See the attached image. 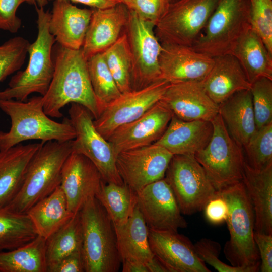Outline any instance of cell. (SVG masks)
<instances>
[{"mask_svg":"<svg viewBox=\"0 0 272 272\" xmlns=\"http://www.w3.org/2000/svg\"><path fill=\"white\" fill-rule=\"evenodd\" d=\"M53 51L54 72L49 88L43 96V109L49 117L60 118L61 110L69 103L87 109L94 119L101 110L93 92L81 48L72 49L57 44Z\"/></svg>","mask_w":272,"mask_h":272,"instance_id":"obj_1","label":"cell"},{"mask_svg":"<svg viewBox=\"0 0 272 272\" xmlns=\"http://www.w3.org/2000/svg\"><path fill=\"white\" fill-rule=\"evenodd\" d=\"M0 109L9 116L11 123L8 132L0 131V150L28 140L65 142L76 137L69 119L58 122L45 113L42 96H33L24 101L0 99Z\"/></svg>","mask_w":272,"mask_h":272,"instance_id":"obj_2","label":"cell"},{"mask_svg":"<svg viewBox=\"0 0 272 272\" xmlns=\"http://www.w3.org/2000/svg\"><path fill=\"white\" fill-rule=\"evenodd\" d=\"M35 8L38 33L36 40L29 46L28 65L24 70L18 71L12 77L8 87L0 90V99L24 101L34 93L43 96L52 79L53 49L56 41L49 29L51 13L44 7L35 6Z\"/></svg>","mask_w":272,"mask_h":272,"instance_id":"obj_3","label":"cell"},{"mask_svg":"<svg viewBox=\"0 0 272 272\" xmlns=\"http://www.w3.org/2000/svg\"><path fill=\"white\" fill-rule=\"evenodd\" d=\"M71 153V140L43 142L29 162L18 192L4 207L26 213L50 194L60 185L62 167Z\"/></svg>","mask_w":272,"mask_h":272,"instance_id":"obj_4","label":"cell"},{"mask_svg":"<svg viewBox=\"0 0 272 272\" xmlns=\"http://www.w3.org/2000/svg\"><path fill=\"white\" fill-rule=\"evenodd\" d=\"M218 193L228 207L226 222L230 239L224 248L226 259L232 266L259 271L260 259L254 239V213L242 181L226 186Z\"/></svg>","mask_w":272,"mask_h":272,"instance_id":"obj_5","label":"cell"},{"mask_svg":"<svg viewBox=\"0 0 272 272\" xmlns=\"http://www.w3.org/2000/svg\"><path fill=\"white\" fill-rule=\"evenodd\" d=\"M86 272H117L121 265L113 222L95 197L80 211Z\"/></svg>","mask_w":272,"mask_h":272,"instance_id":"obj_6","label":"cell"},{"mask_svg":"<svg viewBox=\"0 0 272 272\" xmlns=\"http://www.w3.org/2000/svg\"><path fill=\"white\" fill-rule=\"evenodd\" d=\"M250 27L249 0H220L192 47L213 58L231 54Z\"/></svg>","mask_w":272,"mask_h":272,"instance_id":"obj_7","label":"cell"},{"mask_svg":"<svg viewBox=\"0 0 272 272\" xmlns=\"http://www.w3.org/2000/svg\"><path fill=\"white\" fill-rule=\"evenodd\" d=\"M212 123L209 142L194 156L218 191L242 180L245 159L243 148L230 135L219 114Z\"/></svg>","mask_w":272,"mask_h":272,"instance_id":"obj_8","label":"cell"},{"mask_svg":"<svg viewBox=\"0 0 272 272\" xmlns=\"http://www.w3.org/2000/svg\"><path fill=\"white\" fill-rule=\"evenodd\" d=\"M164 178L184 215L203 210L217 194L218 190L194 155H173Z\"/></svg>","mask_w":272,"mask_h":272,"instance_id":"obj_9","label":"cell"},{"mask_svg":"<svg viewBox=\"0 0 272 272\" xmlns=\"http://www.w3.org/2000/svg\"><path fill=\"white\" fill-rule=\"evenodd\" d=\"M220 0H177L155 26L161 44L192 47L205 27Z\"/></svg>","mask_w":272,"mask_h":272,"instance_id":"obj_10","label":"cell"},{"mask_svg":"<svg viewBox=\"0 0 272 272\" xmlns=\"http://www.w3.org/2000/svg\"><path fill=\"white\" fill-rule=\"evenodd\" d=\"M69 120L76 132L75 139L71 140L72 152L88 158L105 182L123 184L113 148L95 128L94 119L90 112L83 106L73 103L69 109Z\"/></svg>","mask_w":272,"mask_h":272,"instance_id":"obj_11","label":"cell"},{"mask_svg":"<svg viewBox=\"0 0 272 272\" xmlns=\"http://www.w3.org/2000/svg\"><path fill=\"white\" fill-rule=\"evenodd\" d=\"M155 26L129 10L125 32L132 63L131 90L141 89L160 80L159 57L162 45L156 36Z\"/></svg>","mask_w":272,"mask_h":272,"instance_id":"obj_12","label":"cell"},{"mask_svg":"<svg viewBox=\"0 0 272 272\" xmlns=\"http://www.w3.org/2000/svg\"><path fill=\"white\" fill-rule=\"evenodd\" d=\"M169 84L160 80L141 89L121 93L94 119L95 128L107 140L116 128L139 118L159 101Z\"/></svg>","mask_w":272,"mask_h":272,"instance_id":"obj_13","label":"cell"},{"mask_svg":"<svg viewBox=\"0 0 272 272\" xmlns=\"http://www.w3.org/2000/svg\"><path fill=\"white\" fill-rule=\"evenodd\" d=\"M173 156L165 148L153 143L119 153L116 164L124 183L137 193L165 177Z\"/></svg>","mask_w":272,"mask_h":272,"instance_id":"obj_14","label":"cell"},{"mask_svg":"<svg viewBox=\"0 0 272 272\" xmlns=\"http://www.w3.org/2000/svg\"><path fill=\"white\" fill-rule=\"evenodd\" d=\"M137 195V205L149 228L178 232L187 226L165 178L147 185Z\"/></svg>","mask_w":272,"mask_h":272,"instance_id":"obj_15","label":"cell"},{"mask_svg":"<svg viewBox=\"0 0 272 272\" xmlns=\"http://www.w3.org/2000/svg\"><path fill=\"white\" fill-rule=\"evenodd\" d=\"M172 116L159 101L139 118L116 128L107 140L116 156L121 152L150 145L162 135Z\"/></svg>","mask_w":272,"mask_h":272,"instance_id":"obj_16","label":"cell"},{"mask_svg":"<svg viewBox=\"0 0 272 272\" xmlns=\"http://www.w3.org/2000/svg\"><path fill=\"white\" fill-rule=\"evenodd\" d=\"M103 181L88 158L72 152L64 163L60 185L69 212L73 214L79 212L89 199L95 197Z\"/></svg>","mask_w":272,"mask_h":272,"instance_id":"obj_17","label":"cell"},{"mask_svg":"<svg viewBox=\"0 0 272 272\" xmlns=\"http://www.w3.org/2000/svg\"><path fill=\"white\" fill-rule=\"evenodd\" d=\"M149 242L154 255L168 272H210L191 241L178 232L149 228Z\"/></svg>","mask_w":272,"mask_h":272,"instance_id":"obj_18","label":"cell"},{"mask_svg":"<svg viewBox=\"0 0 272 272\" xmlns=\"http://www.w3.org/2000/svg\"><path fill=\"white\" fill-rule=\"evenodd\" d=\"M160 101L185 121L212 122L219 114V105L208 95L202 81L170 83Z\"/></svg>","mask_w":272,"mask_h":272,"instance_id":"obj_19","label":"cell"},{"mask_svg":"<svg viewBox=\"0 0 272 272\" xmlns=\"http://www.w3.org/2000/svg\"><path fill=\"white\" fill-rule=\"evenodd\" d=\"M161 45L160 80L170 83L202 81L213 65L214 58L195 50L192 47L171 43Z\"/></svg>","mask_w":272,"mask_h":272,"instance_id":"obj_20","label":"cell"},{"mask_svg":"<svg viewBox=\"0 0 272 272\" xmlns=\"http://www.w3.org/2000/svg\"><path fill=\"white\" fill-rule=\"evenodd\" d=\"M129 9L123 3L104 9H93L81 50L87 60L104 52L125 31Z\"/></svg>","mask_w":272,"mask_h":272,"instance_id":"obj_21","label":"cell"},{"mask_svg":"<svg viewBox=\"0 0 272 272\" xmlns=\"http://www.w3.org/2000/svg\"><path fill=\"white\" fill-rule=\"evenodd\" d=\"M93 11V8H80L68 1L54 0L49 29L57 43L69 49H81Z\"/></svg>","mask_w":272,"mask_h":272,"instance_id":"obj_22","label":"cell"},{"mask_svg":"<svg viewBox=\"0 0 272 272\" xmlns=\"http://www.w3.org/2000/svg\"><path fill=\"white\" fill-rule=\"evenodd\" d=\"M213 131L212 122L185 121L173 115L162 135L154 144L173 155H194L209 142Z\"/></svg>","mask_w":272,"mask_h":272,"instance_id":"obj_23","label":"cell"},{"mask_svg":"<svg viewBox=\"0 0 272 272\" xmlns=\"http://www.w3.org/2000/svg\"><path fill=\"white\" fill-rule=\"evenodd\" d=\"M202 83L208 95L218 105L238 92L250 90L251 85L232 54L214 57L213 65Z\"/></svg>","mask_w":272,"mask_h":272,"instance_id":"obj_24","label":"cell"},{"mask_svg":"<svg viewBox=\"0 0 272 272\" xmlns=\"http://www.w3.org/2000/svg\"><path fill=\"white\" fill-rule=\"evenodd\" d=\"M242 181L253 206L254 231L272 234V165L256 170L245 160Z\"/></svg>","mask_w":272,"mask_h":272,"instance_id":"obj_25","label":"cell"},{"mask_svg":"<svg viewBox=\"0 0 272 272\" xmlns=\"http://www.w3.org/2000/svg\"><path fill=\"white\" fill-rule=\"evenodd\" d=\"M43 142L0 150V207L7 205L19 190L28 164Z\"/></svg>","mask_w":272,"mask_h":272,"instance_id":"obj_26","label":"cell"},{"mask_svg":"<svg viewBox=\"0 0 272 272\" xmlns=\"http://www.w3.org/2000/svg\"><path fill=\"white\" fill-rule=\"evenodd\" d=\"M219 114L232 138L244 148L256 130L250 90L238 92L219 105Z\"/></svg>","mask_w":272,"mask_h":272,"instance_id":"obj_27","label":"cell"},{"mask_svg":"<svg viewBox=\"0 0 272 272\" xmlns=\"http://www.w3.org/2000/svg\"><path fill=\"white\" fill-rule=\"evenodd\" d=\"M114 227L121 262L134 260L146 263L153 258L149 242V227L137 205L125 224Z\"/></svg>","mask_w":272,"mask_h":272,"instance_id":"obj_28","label":"cell"},{"mask_svg":"<svg viewBox=\"0 0 272 272\" xmlns=\"http://www.w3.org/2000/svg\"><path fill=\"white\" fill-rule=\"evenodd\" d=\"M231 54L239 62L251 84L261 78L272 80V54L251 27L241 38Z\"/></svg>","mask_w":272,"mask_h":272,"instance_id":"obj_29","label":"cell"},{"mask_svg":"<svg viewBox=\"0 0 272 272\" xmlns=\"http://www.w3.org/2000/svg\"><path fill=\"white\" fill-rule=\"evenodd\" d=\"M26 213L38 235L45 239L66 223L74 215L68 210L66 200L60 185L48 196L31 207Z\"/></svg>","mask_w":272,"mask_h":272,"instance_id":"obj_30","label":"cell"},{"mask_svg":"<svg viewBox=\"0 0 272 272\" xmlns=\"http://www.w3.org/2000/svg\"><path fill=\"white\" fill-rule=\"evenodd\" d=\"M0 272H47L46 239L38 235L24 245L1 251Z\"/></svg>","mask_w":272,"mask_h":272,"instance_id":"obj_31","label":"cell"},{"mask_svg":"<svg viewBox=\"0 0 272 272\" xmlns=\"http://www.w3.org/2000/svg\"><path fill=\"white\" fill-rule=\"evenodd\" d=\"M95 197L103 207L113 224H125L137 205V193L125 183L103 181Z\"/></svg>","mask_w":272,"mask_h":272,"instance_id":"obj_32","label":"cell"},{"mask_svg":"<svg viewBox=\"0 0 272 272\" xmlns=\"http://www.w3.org/2000/svg\"><path fill=\"white\" fill-rule=\"evenodd\" d=\"M38 236L26 213L0 207V252L25 245Z\"/></svg>","mask_w":272,"mask_h":272,"instance_id":"obj_33","label":"cell"},{"mask_svg":"<svg viewBox=\"0 0 272 272\" xmlns=\"http://www.w3.org/2000/svg\"><path fill=\"white\" fill-rule=\"evenodd\" d=\"M82 227L79 211L46 239L47 268L62 258L82 250Z\"/></svg>","mask_w":272,"mask_h":272,"instance_id":"obj_34","label":"cell"},{"mask_svg":"<svg viewBox=\"0 0 272 272\" xmlns=\"http://www.w3.org/2000/svg\"><path fill=\"white\" fill-rule=\"evenodd\" d=\"M87 63L92 89L102 112L107 105L118 97L121 93L102 52L89 58Z\"/></svg>","mask_w":272,"mask_h":272,"instance_id":"obj_35","label":"cell"},{"mask_svg":"<svg viewBox=\"0 0 272 272\" xmlns=\"http://www.w3.org/2000/svg\"><path fill=\"white\" fill-rule=\"evenodd\" d=\"M102 53L121 93L132 90L131 76L132 63L125 31L114 44Z\"/></svg>","mask_w":272,"mask_h":272,"instance_id":"obj_36","label":"cell"},{"mask_svg":"<svg viewBox=\"0 0 272 272\" xmlns=\"http://www.w3.org/2000/svg\"><path fill=\"white\" fill-rule=\"evenodd\" d=\"M243 149L252 168L262 170L272 165V123L256 129Z\"/></svg>","mask_w":272,"mask_h":272,"instance_id":"obj_37","label":"cell"},{"mask_svg":"<svg viewBox=\"0 0 272 272\" xmlns=\"http://www.w3.org/2000/svg\"><path fill=\"white\" fill-rule=\"evenodd\" d=\"M256 129L272 123V80L261 78L251 85Z\"/></svg>","mask_w":272,"mask_h":272,"instance_id":"obj_38","label":"cell"},{"mask_svg":"<svg viewBox=\"0 0 272 272\" xmlns=\"http://www.w3.org/2000/svg\"><path fill=\"white\" fill-rule=\"evenodd\" d=\"M30 44L26 39L17 36L0 45V82L20 69L28 54Z\"/></svg>","mask_w":272,"mask_h":272,"instance_id":"obj_39","label":"cell"},{"mask_svg":"<svg viewBox=\"0 0 272 272\" xmlns=\"http://www.w3.org/2000/svg\"><path fill=\"white\" fill-rule=\"evenodd\" d=\"M251 28L272 54V0H249Z\"/></svg>","mask_w":272,"mask_h":272,"instance_id":"obj_40","label":"cell"},{"mask_svg":"<svg viewBox=\"0 0 272 272\" xmlns=\"http://www.w3.org/2000/svg\"><path fill=\"white\" fill-rule=\"evenodd\" d=\"M195 250L198 257L219 272H256L251 268L229 265L219 259L221 250L220 244L208 238H201L194 244Z\"/></svg>","mask_w":272,"mask_h":272,"instance_id":"obj_41","label":"cell"},{"mask_svg":"<svg viewBox=\"0 0 272 272\" xmlns=\"http://www.w3.org/2000/svg\"><path fill=\"white\" fill-rule=\"evenodd\" d=\"M169 5V0H133L131 10L155 26L166 13Z\"/></svg>","mask_w":272,"mask_h":272,"instance_id":"obj_42","label":"cell"},{"mask_svg":"<svg viewBox=\"0 0 272 272\" xmlns=\"http://www.w3.org/2000/svg\"><path fill=\"white\" fill-rule=\"evenodd\" d=\"M27 0H0V29L16 33L21 26V20L16 15L17 9Z\"/></svg>","mask_w":272,"mask_h":272,"instance_id":"obj_43","label":"cell"},{"mask_svg":"<svg viewBox=\"0 0 272 272\" xmlns=\"http://www.w3.org/2000/svg\"><path fill=\"white\" fill-rule=\"evenodd\" d=\"M254 239L258 249L261 272L272 271V234H266L254 231Z\"/></svg>","mask_w":272,"mask_h":272,"instance_id":"obj_44","label":"cell"},{"mask_svg":"<svg viewBox=\"0 0 272 272\" xmlns=\"http://www.w3.org/2000/svg\"><path fill=\"white\" fill-rule=\"evenodd\" d=\"M203 209L207 220L213 224H221L227 219L228 205L218 192L217 195L207 203Z\"/></svg>","mask_w":272,"mask_h":272,"instance_id":"obj_45","label":"cell"},{"mask_svg":"<svg viewBox=\"0 0 272 272\" xmlns=\"http://www.w3.org/2000/svg\"><path fill=\"white\" fill-rule=\"evenodd\" d=\"M85 262L82 250L75 252L47 268V272H84Z\"/></svg>","mask_w":272,"mask_h":272,"instance_id":"obj_46","label":"cell"},{"mask_svg":"<svg viewBox=\"0 0 272 272\" xmlns=\"http://www.w3.org/2000/svg\"><path fill=\"white\" fill-rule=\"evenodd\" d=\"M49 0H48V1ZM70 2L81 3L93 9H104L122 3L120 0H66Z\"/></svg>","mask_w":272,"mask_h":272,"instance_id":"obj_47","label":"cell"},{"mask_svg":"<svg viewBox=\"0 0 272 272\" xmlns=\"http://www.w3.org/2000/svg\"><path fill=\"white\" fill-rule=\"evenodd\" d=\"M123 272H149L146 263L134 260H125L121 262Z\"/></svg>","mask_w":272,"mask_h":272,"instance_id":"obj_48","label":"cell"},{"mask_svg":"<svg viewBox=\"0 0 272 272\" xmlns=\"http://www.w3.org/2000/svg\"><path fill=\"white\" fill-rule=\"evenodd\" d=\"M146 264L149 272H168L165 266L155 255Z\"/></svg>","mask_w":272,"mask_h":272,"instance_id":"obj_49","label":"cell"},{"mask_svg":"<svg viewBox=\"0 0 272 272\" xmlns=\"http://www.w3.org/2000/svg\"><path fill=\"white\" fill-rule=\"evenodd\" d=\"M26 3L39 7H44L47 4L48 0H27Z\"/></svg>","mask_w":272,"mask_h":272,"instance_id":"obj_50","label":"cell"},{"mask_svg":"<svg viewBox=\"0 0 272 272\" xmlns=\"http://www.w3.org/2000/svg\"><path fill=\"white\" fill-rule=\"evenodd\" d=\"M122 3L125 4L129 10H131L133 7V0H120Z\"/></svg>","mask_w":272,"mask_h":272,"instance_id":"obj_51","label":"cell"},{"mask_svg":"<svg viewBox=\"0 0 272 272\" xmlns=\"http://www.w3.org/2000/svg\"><path fill=\"white\" fill-rule=\"evenodd\" d=\"M176 1H177V0H169L170 3H173V2H174Z\"/></svg>","mask_w":272,"mask_h":272,"instance_id":"obj_52","label":"cell"}]
</instances>
